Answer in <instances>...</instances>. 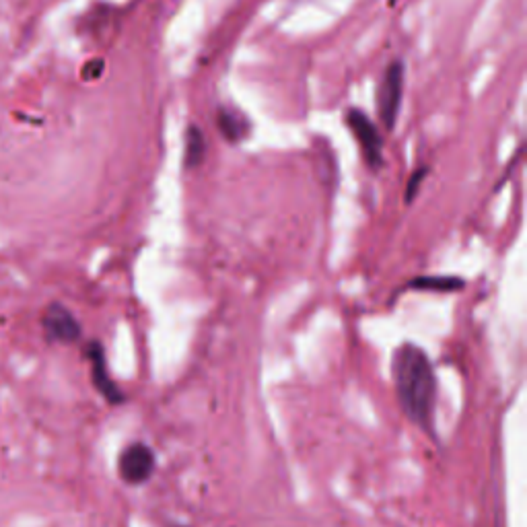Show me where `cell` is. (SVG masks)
Returning a JSON list of instances; mask_svg holds the SVG:
<instances>
[{"mask_svg":"<svg viewBox=\"0 0 527 527\" xmlns=\"http://www.w3.org/2000/svg\"><path fill=\"white\" fill-rule=\"evenodd\" d=\"M217 126H219V132L225 136L227 143H241V140L250 132V122L233 108L217 110Z\"/></svg>","mask_w":527,"mask_h":527,"instance_id":"52a82bcc","label":"cell"},{"mask_svg":"<svg viewBox=\"0 0 527 527\" xmlns=\"http://www.w3.org/2000/svg\"><path fill=\"white\" fill-rule=\"evenodd\" d=\"M427 173H429L427 167H418V169L410 175V180H408V184H406V204H410V202L416 198V194H418V190H420V184H423L425 178H427Z\"/></svg>","mask_w":527,"mask_h":527,"instance_id":"30bf717a","label":"cell"},{"mask_svg":"<svg viewBox=\"0 0 527 527\" xmlns=\"http://www.w3.org/2000/svg\"><path fill=\"white\" fill-rule=\"evenodd\" d=\"M89 359H91V367H93V381L97 385V390L103 394V398H108L114 404L122 402L124 400L122 398V392L118 390V385L110 379L108 365H105V357H103L101 344L93 342L89 346Z\"/></svg>","mask_w":527,"mask_h":527,"instance_id":"8992f818","label":"cell"},{"mask_svg":"<svg viewBox=\"0 0 527 527\" xmlns=\"http://www.w3.org/2000/svg\"><path fill=\"white\" fill-rule=\"evenodd\" d=\"M404 79H406V66L402 60H394L381 77L379 89H377V114L381 124L394 130L400 108H402V97H404Z\"/></svg>","mask_w":527,"mask_h":527,"instance_id":"7a4b0ae2","label":"cell"},{"mask_svg":"<svg viewBox=\"0 0 527 527\" xmlns=\"http://www.w3.org/2000/svg\"><path fill=\"white\" fill-rule=\"evenodd\" d=\"M206 155V138L198 126H190L186 132V167H198Z\"/></svg>","mask_w":527,"mask_h":527,"instance_id":"9c48e42d","label":"cell"},{"mask_svg":"<svg viewBox=\"0 0 527 527\" xmlns=\"http://www.w3.org/2000/svg\"><path fill=\"white\" fill-rule=\"evenodd\" d=\"M394 383L406 416L423 431H433L437 377L423 348L402 344L394 353Z\"/></svg>","mask_w":527,"mask_h":527,"instance_id":"6da1fadb","label":"cell"},{"mask_svg":"<svg viewBox=\"0 0 527 527\" xmlns=\"http://www.w3.org/2000/svg\"><path fill=\"white\" fill-rule=\"evenodd\" d=\"M118 472L128 484H143L155 472V453L145 443L128 445L118 462Z\"/></svg>","mask_w":527,"mask_h":527,"instance_id":"277c9868","label":"cell"},{"mask_svg":"<svg viewBox=\"0 0 527 527\" xmlns=\"http://www.w3.org/2000/svg\"><path fill=\"white\" fill-rule=\"evenodd\" d=\"M44 330L48 334V338L56 340V342H77L81 338V324L79 320L73 315L68 307H64L62 303H52L46 311H44V318H42Z\"/></svg>","mask_w":527,"mask_h":527,"instance_id":"5b68a950","label":"cell"},{"mask_svg":"<svg viewBox=\"0 0 527 527\" xmlns=\"http://www.w3.org/2000/svg\"><path fill=\"white\" fill-rule=\"evenodd\" d=\"M344 120H346L348 130L353 132L355 140L361 147V153H363L367 167L373 171L381 169V165H383V140H381L379 128L373 124V120L355 108L346 112Z\"/></svg>","mask_w":527,"mask_h":527,"instance_id":"3957f363","label":"cell"},{"mask_svg":"<svg viewBox=\"0 0 527 527\" xmlns=\"http://www.w3.org/2000/svg\"><path fill=\"white\" fill-rule=\"evenodd\" d=\"M464 280L458 276H418L410 280L412 291H429V293H455L464 289Z\"/></svg>","mask_w":527,"mask_h":527,"instance_id":"ba28073f","label":"cell"}]
</instances>
